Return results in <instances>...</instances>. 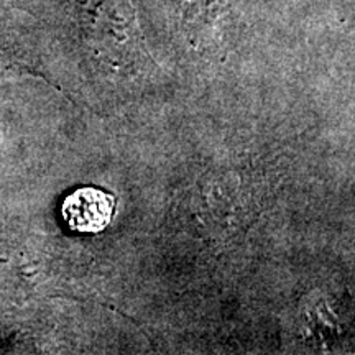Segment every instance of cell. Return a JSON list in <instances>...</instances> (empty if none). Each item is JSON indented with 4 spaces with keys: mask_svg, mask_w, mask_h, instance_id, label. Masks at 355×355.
Masks as SVG:
<instances>
[{
    "mask_svg": "<svg viewBox=\"0 0 355 355\" xmlns=\"http://www.w3.org/2000/svg\"><path fill=\"white\" fill-rule=\"evenodd\" d=\"M115 198L99 188H79L64 198L61 214L66 225L79 234H99L112 220Z\"/></svg>",
    "mask_w": 355,
    "mask_h": 355,
    "instance_id": "cell-1",
    "label": "cell"
},
{
    "mask_svg": "<svg viewBox=\"0 0 355 355\" xmlns=\"http://www.w3.org/2000/svg\"><path fill=\"white\" fill-rule=\"evenodd\" d=\"M19 68H25L24 63H21L19 46L13 42L12 35L0 24V74Z\"/></svg>",
    "mask_w": 355,
    "mask_h": 355,
    "instance_id": "cell-2",
    "label": "cell"
}]
</instances>
